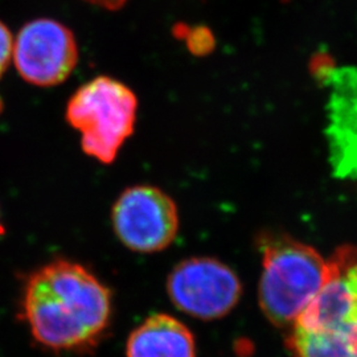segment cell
I'll return each instance as SVG.
<instances>
[{
  "mask_svg": "<svg viewBox=\"0 0 357 357\" xmlns=\"http://www.w3.org/2000/svg\"><path fill=\"white\" fill-rule=\"evenodd\" d=\"M3 231H4V230H3V227H1V224H0V234H3Z\"/></svg>",
  "mask_w": 357,
  "mask_h": 357,
  "instance_id": "12",
  "label": "cell"
},
{
  "mask_svg": "<svg viewBox=\"0 0 357 357\" xmlns=\"http://www.w3.org/2000/svg\"><path fill=\"white\" fill-rule=\"evenodd\" d=\"M291 328L357 351V246L343 245L327 259L319 291Z\"/></svg>",
  "mask_w": 357,
  "mask_h": 357,
  "instance_id": "4",
  "label": "cell"
},
{
  "mask_svg": "<svg viewBox=\"0 0 357 357\" xmlns=\"http://www.w3.org/2000/svg\"><path fill=\"white\" fill-rule=\"evenodd\" d=\"M137 98L123 84L98 77L77 90L66 116L81 135L84 151L102 163H112L134 131Z\"/></svg>",
  "mask_w": 357,
  "mask_h": 357,
  "instance_id": "3",
  "label": "cell"
},
{
  "mask_svg": "<svg viewBox=\"0 0 357 357\" xmlns=\"http://www.w3.org/2000/svg\"><path fill=\"white\" fill-rule=\"evenodd\" d=\"M13 57L26 81L38 86H53L72 73L78 51L76 40L66 26L51 19H38L19 32Z\"/></svg>",
  "mask_w": 357,
  "mask_h": 357,
  "instance_id": "7",
  "label": "cell"
},
{
  "mask_svg": "<svg viewBox=\"0 0 357 357\" xmlns=\"http://www.w3.org/2000/svg\"><path fill=\"white\" fill-rule=\"evenodd\" d=\"M259 307L274 326L291 328L324 282L327 259L286 236L262 240Z\"/></svg>",
  "mask_w": 357,
  "mask_h": 357,
  "instance_id": "2",
  "label": "cell"
},
{
  "mask_svg": "<svg viewBox=\"0 0 357 357\" xmlns=\"http://www.w3.org/2000/svg\"><path fill=\"white\" fill-rule=\"evenodd\" d=\"M328 88L327 142L336 178H357V66L324 73Z\"/></svg>",
  "mask_w": 357,
  "mask_h": 357,
  "instance_id": "8",
  "label": "cell"
},
{
  "mask_svg": "<svg viewBox=\"0 0 357 357\" xmlns=\"http://www.w3.org/2000/svg\"><path fill=\"white\" fill-rule=\"evenodd\" d=\"M13 40L10 29L0 23V77L13 59Z\"/></svg>",
  "mask_w": 357,
  "mask_h": 357,
  "instance_id": "10",
  "label": "cell"
},
{
  "mask_svg": "<svg viewBox=\"0 0 357 357\" xmlns=\"http://www.w3.org/2000/svg\"><path fill=\"white\" fill-rule=\"evenodd\" d=\"M128 357H196L192 332L167 314H153L128 336Z\"/></svg>",
  "mask_w": 357,
  "mask_h": 357,
  "instance_id": "9",
  "label": "cell"
},
{
  "mask_svg": "<svg viewBox=\"0 0 357 357\" xmlns=\"http://www.w3.org/2000/svg\"><path fill=\"white\" fill-rule=\"evenodd\" d=\"M167 293L180 311L199 319H220L238 303L243 286L222 262L195 257L180 262L167 280Z\"/></svg>",
  "mask_w": 357,
  "mask_h": 357,
  "instance_id": "5",
  "label": "cell"
},
{
  "mask_svg": "<svg viewBox=\"0 0 357 357\" xmlns=\"http://www.w3.org/2000/svg\"><path fill=\"white\" fill-rule=\"evenodd\" d=\"M115 234L126 248L155 253L168 248L178 230V208L159 188L139 185L121 195L113 208Z\"/></svg>",
  "mask_w": 357,
  "mask_h": 357,
  "instance_id": "6",
  "label": "cell"
},
{
  "mask_svg": "<svg viewBox=\"0 0 357 357\" xmlns=\"http://www.w3.org/2000/svg\"><path fill=\"white\" fill-rule=\"evenodd\" d=\"M23 317L38 344L79 352L98 344L112 319L110 290L88 268L59 259L29 275Z\"/></svg>",
  "mask_w": 357,
  "mask_h": 357,
  "instance_id": "1",
  "label": "cell"
},
{
  "mask_svg": "<svg viewBox=\"0 0 357 357\" xmlns=\"http://www.w3.org/2000/svg\"><path fill=\"white\" fill-rule=\"evenodd\" d=\"M94 4H98V6H102L105 8H110V10H115V8H119L125 0H89Z\"/></svg>",
  "mask_w": 357,
  "mask_h": 357,
  "instance_id": "11",
  "label": "cell"
}]
</instances>
